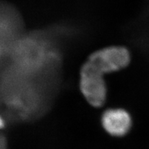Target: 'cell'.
<instances>
[{
    "mask_svg": "<svg viewBox=\"0 0 149 149\" xmlns=\"http://www.w3.org/2000/svg\"><path fill=\"white\" fill-rule=\"evenodd\" d=\"M12 81L6 80L2 85L1 101L6 109L15 118L27 120L36 116L42 111V98L35 84L24 77Z\"/></svg>",
    "mask_w": 149,
    "mask_h": 149,
    "instance_id": "cell-1",
    "label": "cell"
},
{
    "mask_svg": "<svg viewBox=\"0 0 149 149\" xmlns=\"http://www.w3.org/2000/svg\"><path fill=\"white\" fill-rule=\"evenodd\" d=\"M130 61L131 55L128 48L111 45L95 51L84 64L94 71L105 75L122 71L129 66Z\"/></svg>",
    "mask_w": 149,
    "mask_h": 149,
    "instance_id": "cell-2",
    "label": "cell"
},
{
    "mask_svg": "<svg viewBox=\"0 0 149 149\" xmlns=\"http://www.w3.org/2000/svg\"><path fill=\"white\" fill-rule=\"evenodd\" d=\"M79 87L87 102L95 107H100L107 97V84L104 75L83 65L80 71Z\"/></svg>",
    "mask_w": 149,
    "mask_h": 149,
    "instance_id": "cell-3",
    "label": "cell"
},
{
    "mask_svg": "<svg viewBox=\"0 0 149 149\" xmlns=\"http://www.w3.org/2000/svg\"><path fill=\"white\" fill-rule=\"evenodd\" d=\"M102 124L110 135L120 137L128 132L131 126V119L124 110L109 109L102 115Z\"/></svg>",
    "mask_w": 149,
    "mask_h": 149,
    "instance_id": "cell-4",
    "label": "cell"
},
{
    "mask_svg": "<svg viewBox=\"0 0 149 149\" xmlns=\"http://www.w3.org/2000/svg\"><path fill=\"white\" fill-rule=\"evenodd\" d=\"M0 149H8L6 139L1 135H0Z\"/></svg>",
    "mask_w": 149,
    "mask_h": 149,
    "instance_id": "cell-5",
    "label": "cell"
},
{
    "mask_svg": "<svg viewBox=\"0 0 149 149\" xmlns=\"http://www.w3.org/2000/svg\"><path fill=\"white\" fill-rule=\"evenodd\" d=\"M4 126H5V120H3V117L0 115V130L2 129Z\"/></svg>",
    "mask_w": 149,
    "mask_h": 149,
    "instance_id": "cell-6",
    "label": "cell"
}]
</instances>
